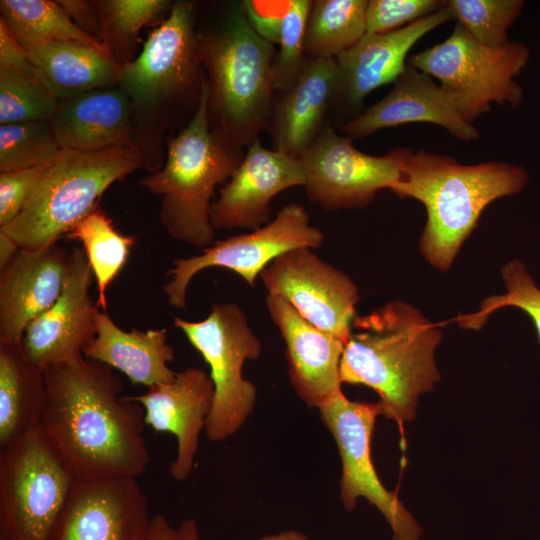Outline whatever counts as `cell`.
<instances>
[{
	"instance_id": "23",
	"label": "cell",
	"mask_w": 540,
	"mask_h": 540,
	"mask_svg": "<svg viewBox=\"0 0 540 540\" xmlns=\"http://www.w3.org/2000/svg\"><path fill=\"white\" fill-rule=\"evenodd\" d=\"M339 72L333 58H306L294 85L277 95L267 128L273 149L299 156L329 127Z\"/></svg>"
},
{
	"instance_id": "5",
	"label": "cell",
	"mask_w": 540,
	"mask_h": 540,
	"mask_svg": "<svg viewBox=\"0 0 540 540\" xmlns=\"http://www.w3.org/2000/svg\"><path fill=\"white\" fill-rule=\"evenodd\" d=\"M402 178L392 190L421 202L427 213L419 249L434 268L446 272L493 201L519 193L529 174L520 165L488 161L462 164L451 156L402 148Z\"/></svg>"
},
{
	"instance_id": "21",
	"label": "cell",
	"mask_w": 540,
	"mask_h": 540,
	"mask_svg": "<svg viewBox=\"0 0 540 540\" xmlns=\"http://www.w3.org/2000/svg\"><path fill=\"white\" fill-rule=\"evenodd\" d=\"M266 306L285 342L291 385L307 406L319 409L342 390L346 343L311 324L280 296L267 294Z\"/></svg>"
},
{
	"instance_id": "15",
	"label": "cell",
	"mask_w": 540,
	"mask_h": 540,
	"mask_svg": "<svg viewBox=\"0 0 540 540\" xmlns=\"http://www.w3.org/2000/svg\"><path fill=\"white\" fill-rule=\"evenodd\" d=\"M151 520L136 478L77 480L48 540H144Z\"/></svg>"
},
{
	"instance_id": "18",
	"label": "cell",
	"mask_w": 540,
	"mask_h": 540,
	"mask_svg": "<svg viewBox=\"0 0 540 540\" xmlns=\"http://www.w3.org/2000/svg\"><path fill=\"white\" fill-rule=\"evenodd\" d=\"M93 277L83 249L73 247L61 295L29 324L21 341L26 356L42 369L83 356L96 335L99 308L89 293Z\"/></svg>"
},
{
	"instance_id": "1",
	"label": "cell",
	"mask_w": 540,
	"mask_h": 540,
	"mask_svg": "<svg viewBox=\"0 0 540 540\" xmlns=\"http://www.w3.org/2000/svg\"><path fill=\"white\" fill-rule=\"evenodd\" d=\"M41 428L78 480L138 477L151 458L144 409L129 396L115 370L81 356L44 369Z\"/></svg>"
},
{
	"instance_id": "31",
	"label": "cell",
	"mask_w": 540,
	"mask_h": 540,
	"mask_svg": "<svg viewBox=\"0 0 540 540\" xmlns=\"http://www.w3.org/2000/svg\"><path fill=\"white\" fill-rule=\"evenodd\" d=\"M102 25V44L122 67L139 54L140 31L152 21L167 16L169 0H93Z\"/></svg>"
},
{
	"instance_id": "42",
	"label": "cell",
	"mask_w": 540,
	"mask_h": 540,
	"mask_svg": "<svg viewBox=\"0 0 540 540\" xmlns=\"http://www.w3.org/2000/svg\"><path fill=\"white\" fill-rule=\"evenodd\" d=\"M20 249L19 244L11 236L0 230V271L12 262Z\"/></svg>"
},
{
	"instance_id": "4",
	"label": "cell",
	"mask_w": 540,
	"mask_h": 540,
	"mask_svg": "<svg viewBox=\"0 0 540 540\" xmlns=\"http://www.w3.org/2000/svg\"><path fill=\"white\" fill-rule=\"evenodd\" d=\"M443 333L413 305L394 300L356 315L340 363L341 383L375 390L381 415L399 424L440 380L435 349Z\"/></svg>"
},
{
	"instance_id": "10",
	"label": "cell",
	"mask_w": 540,
	"mask_h": 540,
	"mask_svg": "<svg viewBox=\"0 0 540 540\" xmlns=\"http://www.w3.org/2000/svg\"><path fill=\"white\" fill-rule=\"evenodd\" d=\"M529 59L530 50L522 42L487 47L456 23L448 38L411 56L408 64L438 79L457 98L462 117L473 124L492 103L521 104L523 89L515 77Z\"/></svg>"
},
{
	"instance_id": "41",
	"label": "cell",
	"mask_w": 540,
	"mask_h": 540,
	"mask_svg": "<svg viewBox=\"0 0 540 540\" xmlns=\"http://www.w3.org/2000/svg\"><path fill=\"white\" fill-rule=\"evenodd\" d=\"M58 2L82 32L102 43L100 15L93 1L59 0Z\"/></svg>"
},
{
	"instance_id": "34",
	"label": "cell",
	"mask_w": 540,
	"mask_h": 540,
	"mask_svg": "<svg viewBox=\"0 0 540 540\" xmlns=\"http://www.w3.org/2000/svg\"><path fill=\"white\" fill-rule=\"evenodd\" d=\"M523 0H448L453 20L478 43L497 48L510 40L507 31L521 14Z\"/></svg>"
},
{
	"instance_id": "35",
	"label": "cell",
	"mask_w": 540,
	"mask_h": 540,
	"mask_svg": "<svg viewBox=\"0 0 540 540\" xmlns=\"http://www.w3.org/2000/svg\"><path fill=\"white\" fill-rule=\"evenodd\" d=\"M58 101L36 76L0 69V124L50 121Z\"/></svg>"
},
{
	"instance_id": "12",
	"label": "cell",
	"mask_w": 540,
	"mask_h": 540,
	"mask_svg": "<svg viewBox=\"0 0 540 540\" xmlns=\"http://www.w3.org/2000/svg\"><path fill=\"white\" fill-rule=\"evenodd\" d=\"M318 410L341 458L340 499L344 508L353 511L357 499L363 497L384 515L393 540H418L421 527L396 494L381 483L371 460V437L381 415L379 403L352 401L340 390Z\"/></svg>"
},
{
	"instance_id": "9",
	"label": "cell",
	"mask_w": 540,
	"mask_h": 540,
	"mask_svg": "<svg viewBox=\"0 0 540 540\" xmlns=\"http://www.w3.org/2000/svg\"><path fill=\"white\" fill-rule=\"evenodd\" d=\"M173 325L209 365L215 393L204 432L209 441H224L236 434L254 411L257 389L243 377V365L259 358L262 343L244 310L234 302L213 304L201 321L173 316Z\"/></svg>"
},
{
	"instance_id": "27",
	"label": "cell",
	"mask_w": 540,
	"mask_h": 540,
	"mask_svg": "<svg viewBox=\"0 0 540 540\" xmlns=\"http://www.w3.org/2000/svg\"><path fill=\"white\" fill-rule=\"evenodd\" d=\"M45 395L44 369L21 342H0V451L40 426Z\"/></svg>"
},
{
	"instance_id": "13",
	"label": "cell",
	"mask_w": 540,
	"mask_h": 540,
	"mask_svg": "<svg viewBox=\"0 0 540 540\" xmlns=\"http://www.w3.org/2000/svg\"><path fill=\"white\" fill-rule=\"evenodd\" d=\"M299 160L308 199L327 212L364 208L378 191H392L402 178V148L383 156L366 154L332 127H326Z\"/></svg>"
},
{
	"instance_id": "11",
	"label": "cell",
	"mask_w": 540,
	"mask_h": 540,
	"mask_svg": "<svg viewBox=\"0 0 540 540\" xmlns=\"http://www.w3.org/2000/svg\"><path fill=\"white\" fill-rule=\"evenodd\" d=\"M323 241V232L311 225L305 207L290 203L258 229L214 241L201 254L175 259L167 272L170 279L163 286L167 303L184 310L189 284L202 270L225 268L255 287L261 272L276 257L298 247L317 249Z\"/></svg>"
},
{
	"instance_id": "2",
	"label": "cell",
	"mask_w": 540,
	"mask_h": 540,
	"mask_svg": "<svg viewBox=\"0 0 540 540\" xmlns=\"http://www.w3.org/2000/svg\"><path fill=\"white\" fill-rule=\"evenodd\" d=\"M196 34L210 130L243 151L267 131L273 113L275 45L251 27L241 1L200 4Z\"/></svg>"
},
{
	"instance_id": "36",
	"label": "cell",
	"mask_w": 540,
	"mask_h": 540,
	"mask_svg": "<svg viewBox=\"0 0 540 540\" xmlns=\"http://www.w3.org/2000/svg\"><path fill=\"white\" fill-rule=\"evenodd\" d=\"M312 4V0H283L279 49L274 63L277 95L294 85L304 66L305 30Z\"/></svg>"
},
{
	"instance_id": "28",
	"label": "cell",
	"mask_w": 540,
	"mask_h": 540,
	"mask_svg": "<svg viewBox=\"0 0 540 540\" xmlns=\"http://www.w3.org/2000/svg\"><path fill=\"white\" fill-rule=\"evenodd\" d=\"M368 0H315L305 30L306 58H333L366 34Z\"/></svg>"
},
{
	"instance_id": "33",
	"label": "cell",
	"mask_w": 540,
	"mask_h": 540,
	"mask_svg": "<svg viewBox=\"0 0 540 540\" xmlns=\"http://www.w3.org/2000/svg\"><path fill=\"white\" fill-rule=\"evenodd\" d=\"M60 149L49 121L0 125V172L47 164Z\"/></svg>"
},
{
	"instance_id": "24",
	"label": "cell",
	"mask_w": 540,
	"mask_h": 540,
	"mask_svg": "<svg viewBox=\"0 0 540 540\" xmlns=\"http://www.w3.org/2000/svg\"><path fill=\"white\" fill-rule=\"evenodd\" d=\"M49 122L61 149L98 151L134 144L131 105L118 85L59 100Z\"/></svg>"
},
{
	"instance_id": "17",
	"label": "cell",
	"mask_w": 540,
	"mask_h": 540,
	"mask_svg": "<svg viewBox=\"0 0 540 540\" xmlns=\"http://www.w3.org/2000/svg\"><path fill=\"white\" fill-rule=\"evenodd\" d=\"M304 185L299 158L267 149L259 139L246 148L242 162L213 201L212 226L215 230L258 229L271 221V201L277 194Z\"/></svg>"
},
{
	"instance_id": "20",
	"label": "cell",
	"mask_w": 540,
	"mask_h": 540,
	"mask_svg": "<svg viewBox=\"0 0 540 540\" xmlns=\"http://www.w3.org/2000/svg\"><path fill=\"white\" fill-rule=\"evenodd\" d=\"M214 393L210 375L191 366L177 372L169 383L151 386L141 395L129 396L143 407L147 426L175 436L177 453L168 472L176 481H185L192 472Z\"/></svg>"
},
{
	"instance_id": "6",
	"label": "cell",
	"mask_w": 540,
	"mask_h": 540,
	"mask_svg": "<svg viewBox=\"0 0 540 540\" xmlns=\"http://www.w3.org/2000/svg\"><path fill=\"white\" fill-rule=\"evenodd\" d=\"M244 155V150L228 148L211 132L205 78L192 119L167 140L163 166L139 181L161 197L159 220L172 238L202 249L214 243L210 210L215 189L231 177Z\"/></svg>"
},
{
	"instance_id": "37",
	"label": "cell",
	"mask_w": 540,
	"mask_h": 540,
	"mask_svg": "<svg viewBox=\"0 0 540 540\" xmlns=\"http://www.w3.org/2000/svg\"><path fill=\"white\" fill-rule=\"evenodd\" d=\"M445 5L444 0H368L366 33L380 34L400 29Z\"/></svg>"
},
{
	"instance_id": "30",
	"label": "cell",
	"mask_w": 540,
	"mask_h": 540,
	"mask_svg": "<svg viewBox=\"0 0 540 540\" xmlns=\"http://www.w3.org/2000/svg\"><path fill=\"white\" fill-rule=\"evenodd\" d=\"M0 19L25 49L51 41H75L105 48L73 23L58 1L1 0Z\"/></svg>"
},
{
	"instance_id": "14",
	"label": "cell",
	"mask_w": 540,
	"mask_h": 540,
	"mask_svg": "<svg viewBox=\"0 0 540 540\" xmlns=\"http://www.w3.org/2000/svg\"><path fill=\"white\" fill-rule=\"evenodd\" d=\"M259 278L268 294L280 296L311 324L347 342L360 298L358 287L313 249L284 252Z\"/></svg>"
},
{
	"instance_id": "40",
	"label": "cell",
	"mask_w": 540,
	"mask_h": 540,
	"mask_svg": "<svg viewBox=\"0 0 540 540\" xmlns=\"http://www.w3.org/2000/svg\"><path fill=\"white\" fill-rule=\"evenodd\" d=\"M144 540H204L198 522L186 518L177 526L170 524L162 514L152 516L151 524Z\"/></svg>"
},
{
	"instance_id": "43",
	"label": "cell",
	"mask_w": 540,
	"mask_h": 540,
	"mask_svg": "<svg viewBox=\"0 0 540 540\" xmlns=\"http://www.w3.org/2000/svg\"><path fill=\"white\" fill-rule=\"evenodd\" d=\"M258 540H309V537L296 530H286L275 534L264 535Z\"/></svg>"
},
{
	"instance_id": "19",
	"label": "cell",
	"mask_w": 540,
	"mask_h": 540,
	"mask_svg": "<svg viewBox=\"0 0 540 540\" xmlns=\"http://www.w3.org/2000/svg\"><path fill=\"white\" fill-rule=\"evenodd\" d=\"M408 123L435 124L464 141L479 138L477 128L462 117L457 98L409 64L386 96L342 125L340 131L353 140Z\"/></svg>"
},
{
	"instance_id": "8",
	"label": "cell",
	"mask_w": 540,
	"mask_h": 540,
	"mask_svg": "<svg viewBox=\"0 0 540 540\" xmlns=\"http://www.w3.org/2000/svg\"><path fill=\"white\" fill-rule=\"evenodd\" d=\"M77 477L41 426L0 451V540H48Z\"/></svg>"
},
{
	"instance_id": "3",
	"label": "cell",
	"mask_w": 540,
	"mask_h": 540,
	"mask_svg": "<svg viewBox=\"0 0 540 540\" xmlns=\"http://www.w3.org/2000/svg\"><path fill=\"white\" fill-rule=\"evenodd\" d=\"M199 11V2H173L137 57L122 66L118 86L129 99L134 144L149 173L161 169L167 140L192 119L201 100L206 77L196 34Z\"/></svg>"
},
{
	"instance_id": "39",
	"label": "cell",
	"mask_w": 540,
	"mask_h": 540,
	"mask_svg": "<svg viewBox=\"0 0 540 540\" xmlns=\"http://www.w3.org/2000/svg\"><path fill=\"white\" fill-rule=\"evenodd\" d=\"M0 69L36 76L26 49L20 45L0 19Z\"/></svg>"
},
{
	"instance_id": "25",
	"label": "cell",
	"mask_w": 540,
	"mask_h": 540,
	"mask_svg": "<svg viewBox=\"0 0 540 540\" xmlns=\"http://www.w3.org/2000/svg\"><path fill=\"white\" fill-rule=\"evenodd\" d=\"M82 354L121 371L132 383L147 388L169 383L177 373L168 366L174 360L175 350L168 344L166 329L124 331L100 309L96 313V335Z\"/></svg>"
},
{
	"instance_id": "38",
	"label": "cell",
	"mask_w": 540,
	"mask_h": 540,
	"mask_svg": "<svg viewBox=\"0 0 540 540\" xmlns=\"http://www.w3.org/2000/svg\"><path fill=\"white\" fill-rule=\"evenodd\" d=\"M49 163L0 172V228L10 224L20 214Z\"/></svg>"
},
{
	"instance_id": "26",
	"label": "cell",
	"mask_w": 540,
	"mask_h": 540,
	"mask_svg": "<svg viewBox=\"0 0 540 540\" xmlns=\"http://www.w3.org/2000/svg\"><path fill=\"white\" fill-rule=\"evenodd\" d=\"M40 82L58 99L118 85L122 67L103 47L51 41L26 49Z\"/></svg>"
},
{
	"instance_id": "7",
	"label": "cell",
	"mask_w": 540,
	"mask_h": 540,
	"mask_svg": "<svg viewBox=\"0 0 540 540\" xmlns=\"http://www.w3.org/2000/svg\"><path fill=\"white\" fill-rule=\"evenodd\" d=\"M143 167L135 144L98 151L60 149L42 173L20 214L0 230L21 248L41 250L97 209L105 191Z\"/></svg>"
},
{
	"instance_id": "16",
	"label": "cell",
	"mask_w": 540,
	"mask_h": 540,
	"mask_svg": "<svg viewBox=\"0 0 540 540\" xmlns=\"http://www.w3.org/2000/svg\"><path fill=\"white\" fill-rule=\"evenodd\" d=\"M453 20L447 5L400 29L365 34L352 48L336 58L338 89L330 113L341 126L360 115L364 99L404 72L407 55L415 43L436 27Z\"/></svg>"
},
{
	"instance_id": "29",
	"label": "cell",
	"mask_w": 540,
	"mask_h": 540,
	"mask_svg": "<svg viewBox=\"0 0 540 540\" xmlns=\"http://www.w3.org/2000/svg\"><path fill=\"white\" fill-rule=\"evenodd\" d=\"M66 237L81 243L96 280V306L107 312V289L125 265L135 245L134 237L121 234L99 207L76 224Z\"/></svg>"
},
{
	"instance_id": "22",
	"label": "cell",
	"mask_w": 540,
	"mask_h": 540,
	"mask_svg": "<svg viewBox=\"0 0 540 540\" xmlns=\"http://www.w3.org/2000/svg\"><path fill=\"white\" fill-rule=\"evenodd\" d=\"M69 253L58 244L41 250L21 248L0 271V342L20 343L29 324L61 295Z\"/></svg>"
},
{
	"instance_id": "32",
	"label": "cell",
	"mask_w": 540,
	"mask_h": 540,
	"mask_svg": "<svg viewBox=\"0 0 540 540\" xmlns=\"http://www.w3.org/2000/svg\"><path fill=\"white\" fill-rule=\"evenodd\" d=\"M505 293L482 300L479 309L470 314H459L455 321L463 329L479 330L489 316L506 307L524 311L533 321L540 343V289L521 260L507 262L501 269Z\"/></svg>"
}]
</instances>
